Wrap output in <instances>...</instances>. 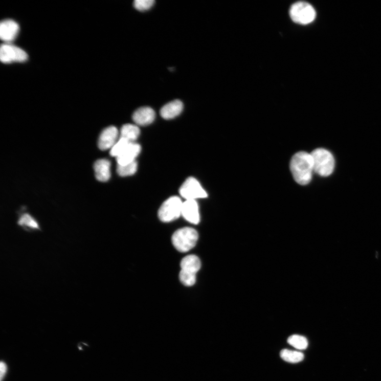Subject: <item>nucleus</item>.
<instances>
[{
	"label": "nucleus",
	"instance_id": "obj_3",
	"mask_svg": "<svg viewBox=\"0 0 381 381\" xmlns=\"http://www.w3.org/2000/svg\"><path fill=\"white\" fill-rule=\"evenodd\" d=\"M201 266L200 259L196 255H188L183 258L179 274L181 283L187 286L193 285L196 281V274Z\"/></svg>",
	"mask_w": 381,
	"mask_h": 381
},
{
	"label": "nucleus",
	"instance_id": "obj_8",
	"mask_svg": "<svg viewBox=\"0 0 381 381\" xmlns=\"http://www.w3.org/2000/svg\"><path fill=\"white\" fill-rule=\"evenodd\" d=\"M182 197L186 200H195L200 198H206L208 194L200 183L194 177H189L181 187L179 191Z\"/></svg>",
	"mask_w": 381,
	"mask_h": 381
},
{
	"label": "nucleus",
	"instance_id": "obj_20",
	"mask_svg": "<svg viewBox=\"0 0 381 381\" xmlns=\"http://www.w3.org/2000/svg\"><path fill=\"white\" fill-rule=\"evenodd\" d=\"M137 163L135 161L125 165H117V171L121 176H128L133 175L137 170Z\"/></svg>",
	"mask_w": 381,
	"mask_h": 381
},
{
	"label": "nucleus",
	"instance_id": "obj_18",
	"mask_svg": "<svg viewBox=\"0 0 381 381\" xmlns=\"http://www.w3.org/2000/svg\"><path fill=\"white\" fill-rule=\"evenodd\" d=\"M281 357L285 361L290 363H298L304 359V354L293 350L283 349L280 353Z\"/></svg>",
	"mask_w": 381,
	"mask_h": 381
},
{
	"label": "nucleus",
	"instance_id": "obj_1",
	"mask_svg": "<svg viewBox=\"0 0 381 381\" xmlns=\"http://www.w3.org/2000/svg\"><path fill=\"white\" fill-rule=\"evenodd\" d=\"M290 170L298 184L302 186L309 184L314 171L311 154L304 151L296 154L291 160Z\"/></svg>",
	"mask_w": 381,
	"mask_h": 381
},
{
	"label": "nucleus",
	"instance_id": "obj_23",
	"mask_svg": "<svg viewBox=\"0 0 381 381\" xmlns=\"http://www.w3.org/2000/svg\"><path fill=\"white\" fill-rule=\"evenodd\" d=\"M7 371V366L6 364L4 362H1L0 363V380L3 381V378L5 376Z\"/></svg>",
	"mask_w": 381,
	"mask_h": 381
},
{
	"label": "nucleus",
	"instance_id": "obj_10",
	"mask_svg": "<svg viewBox=\"0 0 381 381\" xmlns=\"http://www.w3.org/2000/svg\"><path fill=\"white\" fill-rule=\"evenodd\" d=\"M119 131L114 126L105 128L101 132L98 141V146L102 150L112 148L119 140Z\"/></svg>",
	"mask_w": 381,
	"mask_h": 381
},
{
	"label": "nucleus",
	"instance_id": "obj_16",
	"mask_svg": "<svg viewBox=\"0 0 381 381\" xmlns=\"http://www.w3.org/2000/svg\"><path fill=\"white\" fill-rule=\"evenodd\" d=\"M18 225L27 232L41 231V228L36 220L29 213H25L20 216Z\"/></svg>",
	"mask_w": 381,
	"mask_h": 381
},
{
	"label": "nucleus",
	"instance_id": "obj_4",
	"mask_svg": "<svg viewBox=\"0 0 381 381\" xmlns=\"http://www.w3.org/2000/svg\"><path fill=\"white\" fill-rule=\"evenodd\" d=\"M198 237L199 235L194 229L185 227L180 229L173 234L172 241L178 251L186 253L196 245Z\"/></svg>",
	"mask_w": 381,
	"mask_h": 381
},
{
	"label": "nucleus",
	"instance_id": "obj_11",
	"mask_svg": "<svg viewBox=\"0 0 381 381\" xmlns=\"http://www.w3.org/2000/svg\"><path fill=\"white\" fill-rule=\"evenodd\" d=\"M182 216L189 222L197 225L200 222L199 206L196 200H186L183 203Z\"/></svg>",
	"mask_w": 381,
	"mask_h": 381
},
{
	"label": "nucleus",
	"instance_id": "obj_7",
	"mask_svg": "<svg viewBox=\"0 0 381 381\" xmlns=\"http://www.w3.org/2000/svg\"><path fill=\"white\" fill-rule=\"evenodd\" d=\"M28 58L24 50L10 43H4L0 48V59L4 63L24 62Z\"/></svg>",
	"mask_w": 381,
	"mask_h": 381
},
{
	"label": "nucleus",
	"instance_id": "obj_13",
	"mask_svg": "<svg viewBox=\"0 0 381 381\" xmlns=\"http://www.w3.org/2000/svg\"><path fill=\"white\" fill-rule=\"evenodd\" d=\"M141 146L136 143H131L122 153L116 158L118 165H125L136 161V158L141 151Z\"/></svg>",
	"mask_w": 381,
	"mask_h": 381
},
{
	"label": "nucleus",
	"instance_id": "obj_5",
	"mask_svg": "<svg viewBox=\"0 0 381 381\" xmlns=\"http://www.w3.org/2000/svg\"><path fill=\"white\" fill-rule=\"evenodd\" d=\"M183 203L178 196L169 198L159 210L158 216L160 220L164 222H170L178 219L182 215Z\"/></svg>",
	"mask_w": 381,
	"mask_h": 381
},
{
	"label": "nucleus",
	"instance_id": "obj_12",
	"mask_svg": "<svg viewBox=\"0 0 381 381\" xmlns=\"http://www.w3.org/2000/svg\"><path fill=\"white\" fill-rule=\"evenodd\" d=\"M155 113L148 106H143L137 109L133 114L132 119L135 123L140 126H147L155 119Z\"/></svg>",
	"mask_w": 381,
	"mask_h": 381
},
{
	"label": "nucleus",
	"instance_id": "obj_22",
	"mask_svg": "<svg viewBox=\"0 0 381 381\" xmlns=\"http://www.w3.org/2000/svg\"><path fill=\"white\" fill-rule=\"evenodd\" d=\"M155 2L154 0H135L133 6L139 11H145L153 6Z\"/></svg>",
	"mask_w": 381,
	"mask_h": 381
},
{
	"label": "nucleus",
	"instance_id": "obj_15",
	"mask_svg": "<svg viewBox=\"0 0 381 381\" xmlns=\"http://www.w3.org/2000/svg\"><path fill=\"white\" fill-rule=\"evenodd\" d=\"M111 163L106 159L97 161L94 165V169L96 178L100 182L108 181L111 176Z\"/></svg>",
	"mask_w": 381,
	"mask_h": 381
},
{
	"label": "nucleus",
	"instance_id": "obj_21",
	"mask_svg": "<svg viewBox=\"0 0 381 381\" xmlns=\"http://www.w3.org/2000/svg\"><path fill=\"white\" fill-rule=\"evenodd\" d=\"M130 143H131L124 139L119 138L116 144L111 149L110 155L113 157L117 158L124 151Z\"/></svg>",
	"mask_w": 381,
	"mask_h": 381
},
{
	"label": "nucleus",
	"instance_id": "obj_14",
	"mask_svg": "<svg viewBox=\"0 0 381 381\" xmlns=\"http://www.w3.org/2000/svg\"><path fill=\"white\" fill-rule=\"evenodd\" d=\"M184 110V103L175 100L167 103L160 110L161 117L165 119H171L178 116Z\"/></svg>",
	"mask_w": 381,
	"mask_h": 381
},
{
	"label": "nucleus",
	"instance_id": "obj_9",
	"mask_svg": "<svg viewBox=\"0 0 381 381\" xmlns=\"http://www.w3.org/2000/svg\"><path fill=\"white\" fill-rule=\"evenodd\" d=\"M19 29L16 21L12 19L4 20L0 24V37L5 43H10L16 38Z\"/></svg>",
	"mask_w": 381,
	"mask_h": 381
},
{
	"label": "nucleus",
	"instance_id": "obj_6",
	"mask_svg": "<svg viewBox=\"0 0 381 381\" xmlns=\"http://www.w3.org/2000/svg\"><path fill=\"white\" fill-rule=\"evenodd\" d=\"M289 16L295 23L304 25L314 21L316 12L310 4L306 2H298L292 6L289 10Z\"/></svg>",
	"mask_w": 381,
	"mask_h": 381
},
{
	"label": "nucleus",
	"instance_id": "obj_19",
	"mask_svg": "<svg viewBox=\"0 0 381 381\" xmlns=\"http://www.w3.org/2000/svg\"><path fill=\"white\" fill-rule=\"evenodd\" d=\"M287 342L289 345L300 350L306 349L308 346L307 339L298 334H294L289 337Z\"/></svg>",
	"mask_w": 381,
	"mask_h": 381
},
{
	"label": "nucleus",
	"instance_id": "obj_17",
	"mask_svg": "<svg viewBox=\"0 0 381 381\" xmlns=\"http://www.w3.org/2000/svg\"><path fill=\"white\" fill-rule=\"evenodd\" d=\"M140 132L138 126L132 124H126L121 127L120 138L124 139L130 143H135L139 138Z\"/></svg>",
	"mask_w": 381,
	"mask_h": 381
},
{
	"label": "nucleus",
	"instance_id": "obj_2",
	"mask_svg": "<svg viewBox=\"0 0 381 381\" xmlns=\"http://www.w3.org/2000/svg\"><path fill=\"white\" fill-rule=\"evenodd\" d=\"M311 155L315 172L323 177L328 176L333 173L335 162L329 151L324 148H317L311 152Z\"/></svg>",
	"mask_w": 381,
	"mask_h": 381
}]
</instances>
